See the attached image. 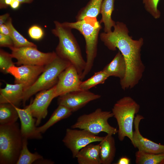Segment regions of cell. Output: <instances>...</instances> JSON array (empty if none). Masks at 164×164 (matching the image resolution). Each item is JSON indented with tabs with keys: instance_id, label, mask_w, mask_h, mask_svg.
<instances>
[{
	"instance_id": "d6a6232c",
	"label": "cell",
	"mask_w": 164,
	"mask_h": 164,
	"mask_svg": "<svg viewBox=\"0 0 164 164\" xmlns=\"http://www.w3.org/2000/svg\"><path fill=\"white\" fill-rule=\"evenodd\" d=\"M130 163V159L126 156L120 158L118 160L117 164H129Z\"/></svg>"
},
{
	"instance_id": "ffe728a7",
	"label": "cell",
	"mask_w": 164,
	"mask_h": 164,
	"mask_svg": "<svg viewBox=\"0 0 164 164\" xmlns=\"http://www.w3.org/2000/svg\"><path fill=\"white\" fill-rule=\"evenodd\" d=\"M114 0H103L100 12L101 18L100 23L104 24V31L106 33L111 32L116 22L112 19L111 15L114 9Z\"/></svg>"
},
{
	"instance_id": "52a82bcc",
	"label": "cell",
	"mask_w": 164,
	"mask_h": 164,
	"mask_svg": "<svg viewBox=\"0 0 164 164\" xmlns=\"http://www.w3.org/2000/svg\"><path fill=\"white\" fill-rule=\"evenodd\" d=\"M112 117V111H103L98 108L91 113L80 116L71 128L84 129L95 135L101 132L114 135L118 133V130L111 126L108 121Z\"/></svg>"
},
{
	"instance_id": "7402d4cb",
	"label": "cell",
	"mask_w": 164,
	"mask_h": 164,
	"mask_svg": "<svg viewBox=\"0 0 164 164\" xmlns=\"http://www.w3.org/2000/svg\"><path fill=\"white\" fill-rule=\"evenodd\" d=\"M18 118V113L14 105L9 103L0 104V125L15 123Z\"/></svg>"
},
{
	"instance_id": "d590c367",
	"label": "cell",
	"mask_w": 164,
	"mask_h": 164,
	"mask_svg": "<svg viewBox=\"0 0 164 164\" xmlns=\"http://www.w3.org/2000/svg\"><path fill=\"white\" fill-rule=\"evenodd\" d=\"M19 2L21 4L23 3H30L32 2L33 0H16Z\"/></svg>"
},
{
	"instance_id": "836d02e7",
	"label": "cell",
	"mask_w": 164,
	"mask_h": 164,
	"mask_svg": "<svg viewBox=\"0 0 164 164\" xmlns=\"http://www.w3.org/2000/svg\"><path fill=\"white\" fill-rule=\"evenodd\" d=\"M9 14L6 13L0 16V25L5 24L10 17Z\"/></svg>"
},
{
	"instance_id": "f546056e",
	"label": "cell",
	"mask_w": 164,
	"mask_h": 164,
	"mask_svg": "<svg viewBox=\"0 0 164 164\" xmlns=\"http://www.w3.org/2000/svg\"><path fill=\"white\" fill-rule=\"evenodd\" d=\"M28 34L31 38L35 40L41 39L44 35L42 28L37 25L31 26L28 30Z\"/></svg>"
},
{
	"instance_id": "5b68a950",
	"label": "cell",
	"mask_w": 164,
	"mask_h": 164,
	"mask_svg": "<svg viewBox=\"0 0 164 164\" xmlns=\"http://www.w3.org/2000/svg\"><path fill=\"white\" fill-rule=\"evenodd\" d=\"M139 105L130 96H125L114 104L112 112L116 119L118 126V137L122 141L127 137L132 141L133 127L135 115L140 110Z\"/></svg>"
},
{
	"instance_id": "6da1fadb",
	"label": "cell",
	"mask_w": 164,
	"mask_h": 164,
	"mask_svg": "<svg viewBox=\"0 0 164 164\" xmlns=\"http://www.w3.org/2000/svg\"><path fill=\"white\" fill-rule=\"evenodd\" d=\"M113 31L100 34L101 40L112 51L119 50L127 65L124 78L120 81L122 89L125 90L135 86L142 77L145 67L141 59V52L144 43L143 38L134 40L129 35V30L124 23L117 22Z\"/></svg>"
},
{
	"instance_id": "d4e9b609",
	"label": "cell",
	"mask_w": 164,
	"mask_h": 164,
	"mask_svg": "<svg viewBox=\"0 0 164 164\" xmlns=\"http://www.w3.org/2000/svg\"><path fill=\"white\" fill-rule=\"evenodd\" d=\"M5 24L9 28L10 36L14 44V47L19 48L25 46L37 47L36 44L28 40L14 28L12 21V19L9 17Z\"/></svg>"
},
{
	"instance_id": "cb8c5ba5",
	"label": "cell",
	"mask_w": 164,
	"mask_h": 164,
	"mask_svg": "<svg viewBox=\"0 0 164 164\" xmlns=\"http://www.w3.org/2000/svg\"><path fill=\"white\" fill-rule=\"evenodd\" d=\"M135 157L137 164H164V153H149L138 150Z\"/></svg>"
},
{
	"instance_id": "5bb4252c",
	"label": "cell",
	"mask_w": 164,
	"mask_h": 164,
	"mask_svg": "<svg viewBox=\"0 0 164 164\" xmlns=\"http://www.w3.org/2000/svg\"><path fill=\"white\" fill-rule=\"evenodd\" d=\"M144 119L142 115L136 114L134 122V131L132 143L135 148L141 152L153 154L164 153V145L158 144L144 137L140 133L139 123Z\"/></svg>"
},
{
	"instance_id": "f1b7e54d",
	"label": "cell",
	"mask_w": 164,
	"mask_h": 164,
	"mask_svg": "<svg viewBox=\"0 0 164 164\" xmlns=\"http://www.w3.org/2000/svg\"><path fill=\"white\" fill-rule=\"evenodd\" d=\"M160 0H142L146 10L154 19H159L161 16V12L158 9Z\"/></svg>"
},
{
	"instance_id": "d6986e66",
	"label": "cell",
	"mask_w": 164,
	"mask_h": 164,
	"mask_svg": "<svg viewBox=\"0 0 164 164\" xmlns=\"http://www.w3.org/2000/svg\"><path fill=\"white\" fill-rule=\"evenodd\" d=\"M100 154L101 164H111L115 156L116 148L112 135L107 134L100 142Z\"/></svg>"
},
{
	"instance_id": "1f68e13d",
	"label": "cell",
	"mask_w": 164,
	"mask_h": 164,
	"mask_svg": "<svg viewBox=\"0 0 164 164\" xmlns=\"http://www.w3.org/2000/svg\"><path fill=\"white\" fill-rule=\"evenodd\" d=\"M0 33L5 35L10 36L9 28L5 24L0 25Z\"/></svg>"
},
{
	"instance_id": "30bf717a",
	"label": "cell",
	"mask_w": 164,
	"mask_h": 164,
	"mask_svg": "<svg viewBox=\"0 0 164 164\" xmlns=\"http://www.w3.org/2000/svg\"><path fill=\"white\" fill-rule=\"evenodd\" d=\"M82 82L75 67L72 64L59 75L55 86V95L57 97L71 92L80 90Z\"/></svg>"
},
{
	"instance_id": "8992f818",
	"label": "cell",
	"mask_w": 164,
	"mask_h": 164,
	"mask_svg": "<svg viewBox=\"0 0 164 164\" xmlns=\"http://www.w3.org/2000/svg\"><path fill=\"white\" fill-rule=\"evenodd\" d=\"M69 61L57 55L54 59L45 67L43 72L31 86L24 90L22 102L26 101L38 92L47 90L55 85L60 74L71 64Z\"/></svg>"
},
{
	"instance_id": "277c9868",
	"label": "cell",
	"mask_w": 164,
	"mask_h": 164,
	"mask_svg": "<svg viewBox=\"0 0 164 164\" xmlns=\"http://www.w3.org/2000/svg\"><path fill=\"white\" fill-rule=\"evenodd\" d=\"M23 138L18 123L0 125V164H16Z\"/></svg>"
},
{
	"instance_id": "83f0119b",
	"label": "cell",
	"mask_w": 164,
	"mask_h": 164,
	"mask_svg": "<svg viewBox=\"0 0 164 164\" xmlns=\"http://www.w3.org/2000/svg\"><path fill=\"white\" fill-rule=\"evenodd\" d=\"M12 57L10 54L2 49L0 50V70L1 72L7 74V70L11 67L15 65L12 61Z\"/></svg>"
},
{
	"instance_id": "4dcf8cb0",
	"label": "cell",
	"mask_w": 164,
	"mask_h": 164,
	"mask_svg": "<svg viewBox=\"0 0 164 164\" xmlns=\"http://www.w3.org/2000/svg\"><path fill=\"white\" fill-rule=\"evenodd\" d=\"M0 46L9 48L13 47V42L11 37L0 33Z\"/></svg>"
},
{
	"instance_id": "8fae6325",
	"label": "cell",
	"mask_w": 164,
	"mask_h": 164,
	"mask_svg": "<svg viewBox=\"0 0 164 164\" xmlns=\"http://www.w3.org/2000/svg\"><path fill=\"white\" fill-rule=\"evenodd\" d=\"M101 96L89 90H80L67 93L59 97L58 105L70 109L73 112L84 106L89 102L99 99Z\"/></svg>"
},
{
	"instance_id": "7a4b0ae2",
	"label": "cell",
	"mask_w": 164,
	"mask_h": 164,
	"mask_svg": "<svg viewBox=\"0 0 164 164\" xmlns=\"http://www.w3.org/2000/svg\"><path fill=\"white\" fill-rule=\"evenodd\" d=\"M54 28L52 30V32L58 38L59 41L55 53L58 56L73 65L80 78L85 68L86 61L83 59L72 29L57 21H54Z\"/></svg>"
},
{
	"instance_id": "2e32d148",
	"label": "cell",
	"mask_w": 164,
	"mask_h": 164,
	"mask_svg": "<svg viewBox=\"0 0 164 164\" xmlns=\"http://www.w3.org/2000/svg\"><path fill=\"white\" fill-rule=\"evenodd\" d=\"M25 86L21 84H6L0 90V104L9 103L17 106L22 101Z\"/></svg>"
},
{
	"instance_id": "3957f363",
	"label": "cell",
	"mask_w": 164,
	"mask_h": 164,
	"mask_svg": "<svg viewBox=\"0 0 164 164\" xmlns=\"http://www.w3.org/2000/svg\"><path fill=\"white\" fill-rule=\"evenodd\" d=\"M67 27L78 31L84 37L86 43V65L80 77L83 80L90 72L97 53L99 34L102 28L97 18L86 17L83 19L74 22H64Z\"/></svg>"
},
{
	"instance_id": "ba28073f",
	"label": "cell",
	"mask_w": 164,
	"mask_h": 164,
	"mask_svg": "<svg viewBox=\"0 0 164 164\" xmlns=\"http://www.w3.org/2000/svg\"><path fill=\"white\" fill-rule=\"evenodd\" d=\"M13 58L17 60V65H29L46 66L52 62L57 55L55 52L44 53L38 50L37 47L25 46L10 48Z\"/></svg>"
},
{
	"instance_id": "603a6c76",
	"label": "cell",
	"mask_w": 164,
	"mask_h": 164,
	"mask_svg": "<svg viewBox=\"0 0 164 164\" xmlns=\"http://www.w3.org/2000/svg\"><path fill=\"white\" fill-rule=\"evenodd\" d=\"M103 0H90L78 12L76 16V21L81 20L86 17L97 18L100 13Z\"/></svg>"
},
{
	"instance_id": "9a60e30c",
	"label": "cell",
	"mask_w": 164,
	"mask_h": 164,
	"mask_svg": "<svg viewBox=\"0 0 164 164\" xmlns=\"http://www.w3.org/2000/svg\"><path fill=\"white\" fill-rule=\"evenodd\" d=\"M14 106L20 120V130L23 138L28 139H41V133L38 131L36 127V119L32 116L28 106L24 109L20 108L15 105Z\"/></svg>"
},
{
	"instance_id": "484cf974",
	"label": "cell",
	"mask_w": 164,
	"mask_h": 164,
	"mask_svg": "<svg viewBox=\"0 0 164 164\" xmlns=\"http://www.w3.org/2000/svg\"><path fill=\"white\" fill-rule=\"evenodd\" d=\"M27 140L23 138L22 149L16 164H31L43 159V157L37 152L32 153L29 151L27 147Z\"/></svg>"
},
{
	"instance_id": "9c48e42d",
	"label": "cell",
	"mask_w": 164,
	"mask_h": 164,
	"mask_svg": "<svg viewBox=\"0 0 164 164\" xmlns=\"http://www.w3.org/2000/svg\"><path fill=\"white\" fill-rule=\"evenodd\" d=\"M104 137L97 136L84 129L67 128L62 141L70 150L73 157L75 158L82 148L92 142H101Z\"/></svg>"
},
{
	"instance_id": "7c38bea8",
	"label": "cell",
	"mask_w": 164,
	"mask_h": 164,
	"mask_svg": "<svg viewBox=\"0 0 164 164\" xmlns=\"http://www.w3.org/2000/svg\"><path fill=\"white\" fill-rule=\"evenodd\" d=\"M55 86L42 91L37 94L28 107L32 116L36 119V125L38 126L48 114V108L52 101L56 97Z\"/></svg>"
},
{
	"instance_id": "ac0fdd59",
	"label": "cell",
	"mask_w": 164,
	"mask_h": 164,
	"mask_svg": "<svg viewBox=\"0 0 164 164\" xmlns=\"http://www.w3.org/2000/svg\"><path fill=\"white\" fill-rule=\"evenodd\" d=\"M109 77L118 78L120 80L125 77L127 71V65L125 59L119 51L111 61L102 70Z\"/></svg>"
},
{
	"instance_id": "e0dca14e",
	"label": "cell",
	"mask_w": 164,
	"mask_h": 164,
	"mask_svg": "<svg viewBox=\"0 0 164 164\" xmlns=\"http://www.w3.org/2000/svg\"><path fill=\"white\" fill-rule=\"evenodd\" d=\"M100 144L90 143L82 148L76 158L79 164H101Z\"/></svg>"
},
{
	"instance_id": "4316f807",
	"label": "cell",
	"mask_w": 164,
	"mask_h": 164,
	"mask_svg": "<svg viewBox=\"0 0 164 164\" xmlns=\"http://www.w3.org/2000/svg\"><path fill=\"white\" fill-rule=\"evenodd\" d=\"M109 76L103 70L96 72L90 78L82 81L80 86V90L87 91L100 84L104 83Z\"/></svg>"
},
{
	"instance_id": "e575fe53",
	"label": "cell",
	"mask_w": 164,
	"mask_h": 164,
	"mask_svg": "<svg viewBox=\"0 0 164 164\" xmlns=\"http://www.w3.org/2000/svg\"><path fill=\"white\" fill-rule=\"evenodd\" d=\"M20 3L16 0H14L11 4L10 6L12 9H16L19 8Z\"/></svg>"
},
{
	"instance_id": "4fadbf2b",
	"label": "cell",
	"mask_w": 164,
	"mask_h": 164,
	"mask_svg": "<svg viewBox=\"0 0 164 164\" xmlns=\"http://www.w3.org/2000/svg\"><path fill=\"white\" fill-rule=\"evenodd\" d=\"M45 66L22 65L18 67L15 65L10 67L7 73L15 78V84H23L25 88L31 86L43 72Z\"/></svg>"
},
{
	"instance_id": "44dd1931",
	"label": "cell",
	"mask_w": 164,
	"mask_h": 164,
	"mask_svg": "<svg viewBox=\"0 0 164 164\" xmlns=\"http://www.w3.org/2000/svg\"><path fill=\"white\" fill-rule=\"evenodd\" d=\"M72 113V111L69 108L59 105L48 120L43 125L37 127L38 131L41 133H44L48 129L58 121L70 117Z\"/></svg>"
}]
</instances>
